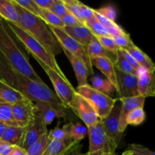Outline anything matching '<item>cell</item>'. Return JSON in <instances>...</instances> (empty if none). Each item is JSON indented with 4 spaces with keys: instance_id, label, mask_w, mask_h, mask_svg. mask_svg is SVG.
Masks as SVG:
<instances>
[{
    "instance_id": "6da1fadb",
    "label": "cell",
    "mask_w": 155,
    "mask_h": 155,
    "mask_svg": "<svg viewBox=\"0 0 155 155\" xmlns=\"http://www.w3.org/2000/svg\"><path fill=\"white\" fill-rule=\"evenodd\" d=\"M0 80L16 89L33 102H48L66 118L68 108L61 102L54 92L46 85H42L27 78L15 69L0 52Z\"/></svg>"
},
{
    "instance_id": "7a4b0ae2",
    "label": "cell",
    "mask_w": 155,
    "mask_h": 155,
    "mask_svg": "<svg viewBox=\"0 0 155 155\" xmlns=\"http://www.w3.org/2000/svg\"><path fill=\"white\" fill-rule=\"evenodd\" d=\"M21 45L6 21L0 17V52L23 75L36 83L45 85L30 64L29 54L27 50L22 48Z\"/></svg>"
},
{
    "instance_id": "3957f363",
    "label": "cell",
    "mask_w": 155,
    "mask_h": 155,
    "mask_svg": "<svg viewBox=\"0 0 155 155\" xmlns=\"http://www.w3.org/2000/svg\"><path fill=\"white\" fill-rule=\"evenodd\" d=\"M12 2L19 14L18 25L40 43L51 55L55 57L57 54H61V46L48 26L40 18L29 13L14 2L13 0Z\"/></svg>"
},
{
    "instance_id": "277c9868",
    "label": "cell",
    "mask_w": 155,
    "mask_h": 155,
    "mask_svg": "<svg viewBox=\"0 0 155 155\" xmlns=\"http://www.w3.org/2000/svg\"><path fill=\"white\" fill-rule=\"evenodd\" d=\"M6 23L17 37V39L24 45L26 50L34 57L35 59L41 61L42 63L56 71L62 78L68 80L65 74L59 68V65L56 61L54 56L51 55L49 52H48L40 43L33 39L25 30H23L18 24L8 22V21H6Z\"/></svg>"
},
{
    "instance_id": "5b68a950",
    "label": "cell",
    "mask_w": 155,
    "mask_h": 155,
    "mask_svg": "<svg viewBox=\"0 0 155 155\" xmlns=\"http://www.w3.org/2000/svg\"><path fill=\"white\" fill-rule=\"evenodd\" d=\"M76 92L91 104L99 120L104 119L109 114L117 101V98H113L109 95H104L95 90L89 84L78 86Z\"/></svg>"
},
{
    "instance_id": "8992f818",
    "label": "cell",
    "mask_w": 155,
    "mask_h": 155,
    "mask_svg": "<svg viewBox=\"0 0 155 155\" xmlns=\"http://www.w3.org/2000/svg\"><path fill=\"white\" fill-rule=\"evenodd\" d=\"M48 26L50 30H51V32L54 33V36L58 39L61 46L63 47L64 49L69 51L71 54L75 56L76 58H77L79 60L81 61L86 65L89 74H93L94 71L93 68H92V62H91L89 56L87 55L86 48L83 45H80L79 42H77V41L72 39L71 36H68L67 33H65L62 29L57 28V27H52V26L50 25Z\"/></svg>"
},
{
    "instance_id": "52a82bcc",
    "label": "cell",
    "mask_w": 155,
    "mask_h": 155,
    "mask_svg": "<svg viewBox=\"0 0 155 155\" xmlns=\"http://www.w3.org/2000/svg\"><path fill=\"white\" fill-rule=\"evenodd\" d=\"M36 60L49 77L55 90V95L58 99L66 108H69V104L76 94V89L73 87L71 82L68 80L62 78L56 71L45 65L41 61L38 59Z\"/></svg>"
},
{
    "instance_id": "ba28073f",
    "label": "cell",
    "mask_w": 155,
    "mask_h": 155,
    "mask_svg": "<svg viewBox=\"0 0 155 155\" xmlns=\"http://www.w3.org/2000/svg\"><path fill=\"white\" fill-rule=\"evenodd\" d=\"M89 136V154L115 153L103 127L101 120L95 124L87 127Z\"/></svg>"
},
{
    "instance_id": "9c48e42d",
    "label": "cell",
    "mask_w": 155,
    "mask_h": 155,
    "mask_svg": "<svg viewBox=\"0 0 155 155\" xmlns=\"http://www.w3.org/2000/svg\"><path fill=\"white\" fill-rule=\"evenodd\" d=\"M120 109L121 102L117 99L109 114L105 118L101 120L104 132L114 151H116L119 145L123 136V133L120 131L119 124Z\"/></svg>"
},
{
    "instance_id": "30bf717a",
    "label": "cell",
    "mask_w": 155,
    "mask_h": 155,
    "mask_svg": "<svg viewBox=\"0 0 155 155\" xmlns=\"http://www.w3.org/2000/svg\"><path fill=\"white\" fill-rule=\"evenodd\" d=\"M47 133H48L47 126L44 123L42 114L40 112L36 110L34 120L24 128L22 138L18 146L22 149L27 150L42 135Z\"/></svg>"
},
{
    "instance_id": "8fae6325",
    "label": "cell",
    "mask_w": 155,
    "mask_h": 155,
    "mask_svg": "<svg viewBox=\"0 0 155 155\" xmlns=\"http://www.w3.org/2000/svg\"><path fill=\"white\" fill-rule=\"evenodd\" d=\"M69 108L84 122L87 127L94 125L99 120V118L91 104L77 92L69 104Z\"/></svg>"
},
{
    "instance_id": "7c38bea8",
    "label": "cell",
    "mask_w": 155,
    "mask_h": 155,
    "mask_svg": "<svg viewBox=\"0 0 155 155\" xmlns=\"http://www.w3.org/2000/svg\"><path fill=\"white\" fill-rule=\"evenodd\" d=\"M12 116L18 127L24 128L34 120L36 109L34 102L27 99L12 104Z\"/></svg>"
},
{
    "instance_id": "4fadbf2b",
    "label": "cell",
    "mask_w": 155,
    "mask_h": 155,
    "mask_svg": "<svg viewBox=\"0 0 155 155\" xmlns=\"http://www.w3.org/2000/svg\"><path fill=\"white\" fill-rule=\"evenodd\" d=\"M119 86V95L117 98H129L139 95L138 93V77L131 74L120 72L115 68Z\"/></svg>"
},
{
    "instance_id": "5bb4252c",
    "label": "cell",
    "mask_w": 155,
    "mask_h": 155,
    "mask_svg": "<svg viewBox=\"0 0 155 155\" xmlns=\"http://www.w3.org/2000/svg\"><path fill=\"white\" fill-rule=\"evenodd\" d=\"M117 99L121 102L120 114L119 118L120 131L124 133L127 127V122H126L127 114L136 107H144L145 98L140 95H137V96L120 98Z\"/></svg>"
},
{
    "instance_id": "9a60e30c",
    "label": "cell",
    "mask_w": 155,
    "mask_h": 155,
    "mask_svg": "<svg viewBox=\"0 0 155 155\" xmlns=\"http://www.w3.org/2000/svg\"><path fill=\"white\" fill-rule=\"evenodd\" d=\"M91 62H92V67H96L99 71H101L105 75V77H107V80H108L113 84L115 89H116L118 98L119 86H118L117 80L115 67L113 62L109 60L108 58H95L91 59Z\"/></svg>"
},
{
    "instance_id": "2e32d148",
    "label": "cell",
    "mask_w": 155,
    "mask_h": 155,
    "mask_svg": "<svg viewBox=\"0 0 155 155\" xmlns=\"http://www.w3.org/2000/svg\"><path fill=\"white\" fill-rule=\"evenodd\" d=\"M138 93L145 98L154 96V73L142 70L138 77Z\"/></svg>"
},
{
    "instance_id": "e0dca14e",
    "label": "cell",
    "mask_w": 155,
    "mask_h": 155,
    "mask_svg": "<svg viewBox=\"0 0 155 155\" xmlns=\"http://www.w3.org/2000/svg\"><path fill=\"white\" fill-rule=\"evenodd\" d=\"M62 30L72 39L83 45L85 48L89 45L92 39L95 36L90 30H89L85 26H77V27H64Z\"/></svg>"
},
{
    "instance_id": "ac0fdd59",
    "label": "cell",
    "mask_w": 155,
    "mask_h": 155,
    "mask_svg": "<svg viewBox=\"0 0 155 155\" xmlns=\"http://www.w3.org/2000/svg\"><path fill=\"white\" fill-rule=\"evenodd\" d=\"M62 51H64L65 55L71 63L75 73L76 77H77V82H78V86H83L88 85V77L89 75V73L86 68V65L83 63L80 60H79L77 58L73 55L72 54L67 51L66 49L61 47Z\"/></svg>"
},
{
    "instance_id": "d6986e66",
    "label": "cell",
    "mask_w": 155,
    "mask_h": 155,
    "mask_svg": "<svg viewBox=\"0 0 155 155\" xmlns=\"http://www.w3.org/2000/svg\"><path fill=\"white\" fill-rule=\"evenodd\" d=\"M127 50L133 58L136 61L138 64L139 65L142 69L145 70L149 72L154 73L155 71V64L151 60V58L144 52L141 48L136 46V45H132L131 47L128 48Z\"/></svg>"
},
{
    "instance_id": "ffe728a7",
    "label": "cell",
    "mask_w": 155,
    "mask_h": 155,
    "mask_svg": "<svg viewBox=\"0 0 155 155\" xmlns=\"http://www.w3.org/2000/svg\"><path fill=\"white\" fill-rule=\"evenodd\" d=\"M86 51L90 60L95 58H106L111 61L114 64L116 61L117 54H113L104 49L95 36L92 39L89 45L86 48Z\"/></svg>"
},
{
    "instance_id": "44dd1931",
    "label": "cell",
    "mask_w": 155,
    "mask_h": 155,
    "mask_svg": "<svg viewBox=\"0 0 155 155\" xmlns=\"http://www.w3.org/2000/svg\"><path fill=\"white\" fill-rule=\"evenodd\" d=\"M27 99L28 98L22 93L0 80V101L13 104Z\"/></svg>"
},
{
    "instance_id": "7402d4cb",
    "label": "cell",
    "mask_w": 155,
    "mask_h": 155,
    "mask_svg": "<svg viewBox=\"0 0 155 155\" xmlns=\"http://www.w3.org/2000/svg\"><path fill=\"white\" fill-rule=\"evenodd\" d=\"M36 110L39 111L43 118L44 123L46 126L52 123L55 117H63V115L61 114L58 110H56L49 103L44 101H36L34 102Z\"/></svg>"
},
{
    "instance_id": "603a6c76",
    "label": "cell",
    "mask_w": 155,
    "mask_h": 155,
    "mask_svg": "<svg viewBox=\"0 0 155 155\" xmlns=\"http://www.w3.org/2000/svg\"><path fill=\"white\" fill-rule=\"evenodd\" d=\"M0 17L6 21L18 24L19 14L12 0H0Z\"/></svg>"
},
{
    "instance_id": "cb8c5ba5",
    "label": "cell",
    "mask_w": 155,
    "mask_h": 155,
    "mask_svg": "<svg viewBox=\"0 0 155 155\" xmlns=\"http://www.w3.org/2000/svg\"><path fill=\"white\" fill-rule=\"evenodd\" d=\"M23 133H24V128L22 127L8 126L6 127L4 133L0 137V139L14 146L15 145L18 146L22 138Z\"/></svg>"
},
{
    "instance_id": "d4e9b609",
    "label": "cell",
    "mask_w": 155,
    "mask_h": 155,
    "mask_svg": "<svg viewBox=\"0 0 155 155\" xmlns=\"http://www.w3.org/2000/svg\"><path fill=\"white\" fill-rule=\"evenodd\" d=\"M92 87L93 89L104 94V95H109L113 93L114 92H116V89L113 84L108 80L104 79L99 75H95L92 77Z\"/></svg>"
},
{
    "instance_id": "484cf974",
    "label": "cell",
    "mask_w": 155,
    "mask_h": 155,
    "mask_svg": "<svg viewBox=\"0 0 155 155\" xmlns=\"http://www.w3.org/2000/svg\"><path fill=\"white\" fill-rule=\"evenodd\" d=\"M49 142L48 137V133L42 135L36 142L30 145L27 150H25L27 155H42L45 152Z\"/></svg>"
},
{
    "instance_id": "4316f807",
    "label": "cell",
    "mask_w": 155,
    "mask_h": 155,
    "mask_svg": "<svg viewBox=\"0 0 155 155\" xmlns=\"http://www.w3.org/2000/svg\"><path fill=\"white\" fill-rule=\"evenodd\" d=\"M72 140H51L42 155H60L72 142Z\"/></svg>"
},
{
    "instance_id": "83f0119b",
    "label": "cell",
    "mask_w": 155,
    "mask_h": 155,
    "mask_svg": "<svg viewBox=\"0 0 155 155\" xmlns=\"http://www.w3.org/2000/svg\"><path fill=\"white\" fill-rule=\"evenodd\" d=\"M0 123L7 127H18L12 116V104L0 101Z\"/></svg>"
},
{
    "instance_id": "f1b7e54d",
    "label": "cell",
    "mask_w": 155,
    "mask_h": 155,
    "mask_svg": "<svg viewBox=\"0 0 155 155\" xmlns=\"http://www.w3.org/2000/svg\"><path fill=\"white\" fill-rule=\"evenodd\" d=\"M114 67L116 69H117L118 71H120V72L124 73V74H131V75L136 76V77H139V74H140L141 71H138L137 70L134 69L127 61L125 60L124 57L121 54L120 51H118L117 53V58L116 61L114 62Z\"/></svg>"
},
{
    "instance_id": "f546056e",
    "label": "cell",
    "mask_w": 155,
    "mask_h": 155,
    "mask_svg": "<svg viewBox=\"0 0 155 155\" xmlns=\"http://www.w3.org/2000/svg\"><path fill=\"white\" fill-rule=\"evenodd\" d=\"M145 119H146V114L144 110V107H136L127 114L126 122L127 126H139L142 124L145 120Z\"/></svg>"
},
{
    "instance_id": "4dcf8cb0",
    "label": "cell",
    "mask_w": 155,
    "mask_h": 155,
    "mask_svg": "<svg viewBox=\"0 0 155 155\" xmlns=\"http://www.w3.org/2000/svg\"><path fill=\"white\" fill-rule=\"evenodd\" d=\"M40 18L47 24L57 28L63 29L64 27L61 18L54 15L47 9L40 8Z\"/></svg>"
},
{
    "instance_id": "1f68e13d",
    "label": "cell",
    "mask_w": 155,
    "mask_h": 155,
    "mask_svg": "<svg viewBox=\"0 0 155 155\" xmlns=\"http://www.w3.org/2000/svg\"><path fill=\"white\" fill-rule=\"evenodd\" d=\"M63 2L68 12L74 15L83 25L85 26L84 19H83V14H82L81 8H80L81 2H79L77 0H63Z\"/></svg>"
},
{
    "instance_id": "d6a6232c",
    "label": "cell",
    "mask_w": 155,
    "mask_h": 155,
    "mask_svg": "<svg viewBox=\"0 0 155 155\" xmlns=\"http://www.w3.org/2000/svg\"><path fill=\"white\" fill-rule=\"evenodd\" d=\"M85 26L87 27L95 36H110L107 30L95 19V16L89 21H86Z\"/></svg>"
},
{
    "instance_id": "836d02e7",
    "label": "cell",
    "mask_w": 155,
    "mask_h": 155,
    "mask_svg": "<svg viewBox=\"0 0 155 155\" xmlns=\"http://www.w3.org/2000/svg\"><path fill=\"white\" fill-rule=\"evenodd\" d=\"M122 155H155V154L154 151L144 145L133 143L127 146Z\"/></svg>"
},
{
    "instance_id": "e575fe53",
    "label": "cell",
    "mask_w": 155,
    "mask_h": 155,
    "mask_svg": "<svg viewBox=\"0 0 155 155\" xmlns=\"http://www.w3.org/2000/svg\"><path fill=\"white\" fill-rule=\"evenodd\" d=\"M87 133V129L84 125L80 123H77L75 124H72L70 130V138L72 141L80 142L85 139Z\"/></svg>"
},
{
    "instance_id": "d590c367",
    "label": "cell",
    "mask_w": 155,
    "mask_h": 155,
    "mask_svg": "<svg viewBox=\"0 0 155 155\" xmlns=\"http://www.w3.org/2000/svg\"><path fill=\"white\" fill-rule=\"evenodd\" d=\"M13 1L29 13L38 18H40V8L34 2V0H13Z\"/></svg>"
},
{
    "instance_id": "8d00e7d4",
    "label": "cell",
    "mask_w": 155,
    "mask_h": 155,
    "mask_svg": "<svg viewBox=\"0 0 155 155\" xmlns=\"http://www.w3.org/2000/svg\"><path fill=\"white\" fill-rule=\"evenodd\" d=\"M96 38L103 48L109 52L116 54L120 49L111 36H96Z\"/></svg>"
},
{
    "instance_id": "74e56055",
    "label": "cell",
    "mask_w": 155,
    "mask_h": 155,
    "mask_svg": "<svg viewBox=\"0 0 155 155\" xmlns=\"http://www.w3.org/2000/svg\"><path fill=\"white\" fill-rule=\"evenodd\" d=\"M117 45L121 48V49H127L128 48L131 47L132 45H135L133 43V40L131 39L130 34L126 32V33H123V34L117 35V36H114L112 37Z\"/></svg>"
},
{
    "instance_id": "f35d334b",
    "label": "cell",
    "mask_w": 155,
    "mask_h": 155,
    "mask_svg": "<svg viewBox=\"0 0 155 155\" xmlns=\"http://www.w3.org/2000/svg\"><path fill=\"white\" fill-rule=\"evenodd\" d=\"M97 13L99 14L102 17L105 18L106 19L109 20L110 21L115 22V20L117 18V12L112 6H105L101 8H98L95 10Z\"/></svg>"
},
{
    "instance_id": "ab89813d",
    "label": "cell",
    "mask_w": 155,
    "mask_h": 155,
    "mask_svg": "<svg viewBox=\"0 0 155 155\" xmlns=\"http://www.w3.org/2000/svg\"><path fill=\"white\" fill-rule=\"evenodd\" d=\"M48 137L49 141L51 140H71L67 136L66 133L64 129L59 128L56 127L55 128L51 130L49 133H48Z\"/></svg>"
},
{
    "instance_id": "60d3db41",
    "label": "cell",
    "mask_w": 155,
    "mask_h": 155,
    "mask_svg": "<svg viewBox=\"0 0 155 155\" xmlns=\"http://www.w3.org/2000/svg\"><path fill=\"white\" fill-rule=\"evenodd\" d=\"M49 11L58 16L59 18H61L67 13H68V11L66 8L63 0H54V3L50 8Z\"/></svg>"
},
{
    "instance_id": "b9f144b4",
    "label": "cell",
    "mask_w": 155,
    "mask_h": 155,
    "mask_svg": "<svg viewBox=\"0 0 155 155\" xmlns=\"http://www.w3.org/2000/svg\"><path fill=\"white\" fill-rule=\"evenodd\" d=\"M81 149L82 145L80 144V142L73 141L60 155H80L81 154Z\"/></svg>"
},
{
    "instance_id": "7bdbcfd3",
    "label": "cell",
    "mask_w": 155,
    "mask_h": 155,
    "mask_svg": "<svg viewBox=\"0 0 155 155\" xmlns=\"http://www.w3.org/2000/svg\"><path fill=\"white\" fill-rule=\"evenodd\" d=\"M62 22H63L64 27H77V26H84L71 13H67L66 15H64L61 18Z\"/></svg>"
},
{
    "instance_id": "ee69618b",
    "label": "cell",
    "mask_w": 155,
    "mask_h": 155,
    "mask_svg": "<svg viewBox=\"0 0 155 155\" xmlns=\"http://www.w3.org/2000/svg\"><path fill=\"white\" fill-rule=\"evenodd\" d=\"M120 51L121 54H122L123 57L125 58V60L127 61V62H128L129 64H130V65H131L132 67H133L134 69L137 70L138 71H142V68L139 67V65L138 64L137 62H136V61L135 60L134 58L133 57V56L131 55V54H130V53L128 52V51H127V50L125 49H120Z\"/></svg>"
},
{
    "instance_id": "f6af8a7d",
    "label": "cell",
    "mask_w": 155,
    "mask_h": 155,
    "mask_svg": "<svg viewBox=\"0 0 155 155\" xmlns=\"http://www.w3.org/2000/svg\"><path fill=\"white\" fill-rule=\"evenodd\" d=\"M80 8H81L82 14H83V17L85 23H86V21H89V20H90L91 18L94 17L93 9L89 8L86 5L83 4V2H80Z\"/></svg>"
},
{
    "instance_id": "bcb514c9",
    "label": "cell",
    "mask_w": 155,
    "mask_h": 155,
    "mask_svg": "<svg viewBox=\"0 0 155 155\" xmlns=\"http://www.w3.org/2000/svg\"><path fill=\"white\" fill-rule=\"evenodd\" d=\"M13 148L14 145L0 139V155H10Z\"/></svg>"
},
{
    "instance_id": "7dc6e473",
    "label": "cell",
    "mask_w": 155,
    "mask_h": 155,
    "mask_svg": "<svg viewBox=\"0 0 155 155\" xmlns=\"http://www.w3.org/2000/svg\"><path fill=\"white\" fill-rule=\"evenodd\" d=\"M34 2L39 8L49 10L50 8L54 3V0H34Z\"/></svg>"
},
{
    "instance_id": "c3c4849f",
    "label": "cell",
    "mask_w": 155,
    "mask_h": 155,
    "mask_svg": "<svg viewBox=\"0 0 155 155\" xmlns=\"http://www.w3.org/2000/svg\"><path fill=\"white\" fill-rule=\"evenodd\" d=\"M10 155H27V153H26L25 150L22 149L21 148H20L19 146H14L13 150H12V153H11Z\"/></svg>"
},
{
    "instance_id": "681fc988",
    "label": "cell",
    "mask_w": 155,
    "mask_h": 155,
    "mask_svg": "<svg viewBox=\"0 0 155 155\" xmlns=\"http://www.w3.org/2000/svg\"><path fill=\"white\" fill-rule=\"evenodd\" d=\"M6 127H7V126H5V124L0 123V137H1V136L3 134V133H4V131H5V130Z\"/></svg>"
},
{
    "instance_id": "f907efd6",
    "label": "cell",
    "mask_w": 155,
    "mask_h": 155,
    "mask_svg": "<svg viewBox=\"0 0 155 155\" xmlns=\"http://www.w3.org/2000/svg\"><path fill=\"white\" fill-rule=\"evenodd\" d=\"M102 154H100V153H96V154H89V153H86V154H80V155H101Z\"/></svg>"
},
{
    "instance_id": "816d5d0a",
    "label": "cell",
    "mask_w": 155,
    "mask_h": 155,
    "mask_svg": "<svg viewBox=\"0 0 155 155\" xmlns=\"http://www.w3.org/2000/svg\"><path fill=\"white\" fill-rule=\"evenodd\" d=\"M101 155H117L116 153H104V154H102Z\"/></svg>"
}]
</instances>
